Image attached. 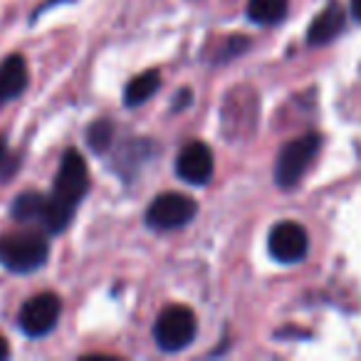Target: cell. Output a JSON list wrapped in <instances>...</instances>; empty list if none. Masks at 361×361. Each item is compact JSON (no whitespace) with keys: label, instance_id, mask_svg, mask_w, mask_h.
Returning a JSON list of instances; mask_svg holds the SVG:
<instances>
[{"label":"cell","instance_id":"6da1fadb","mask_svg":"<svg viewBox=\"0 0 361 361\" xmlns=\"http://www.w3.org/2000/svg\"><path fill=\"white\" fill-rule=\"evenodd\" d=\"M90 188V171L77 149H67L55 176V193L47 198V211L42 228L47 233H62L70 226L77 206Z\"/></svg>","mask_w":361,"mask_h":361},{"label":"cell","instance_id":"5b68a950","mask_svg":"<svg viewBox=\"0 0 361 361\" xmlns=\"http://www.w3.org/2000/svg\"><path fill=\"white\" fill-rule=\"evenodd\" d=\"M198 203L183 193H161L146 208V223L156 231H176L196 218Z\"/></svg>","mask_w":361,"mask_h":361},{"label":"cell","instance_id":"ac0fdd59","mask_svg":"<svg viewBox=\"0 0 361 361\" xmlns=\"http://www.w3.org/2000/svg\"><path fill=\"white\" fill-rule=\"evenodd\" d=\"M55 3H65V0H47V6H55Z\"/></svg>","mask_w":361,"mask_h":361},{"label":"cell","instance_id":"7a4b0ae2","mask_svg":"<svg viewBox=\"0 0 361 361\" xmlns=\"http://www.w3.org/2000/svg\"><path fill=\"white\" fill-rule=\"evenodd\" d=\"M50 247L37 233H8L0 235V262L11 272H35L45 265Z\"/></svg>","mask_w":361,"mask_h":361},{"label":"cell","instance_id":"3957f363","mask_svg":"<svg viewBox=\"0 0 361 361\" xmlns=\"http://www.w3.org/2000/svg\"><path fill=\"white\" fill-rule=\"evenodd\" d=\"M322 149V136L319 134H305L297 139L287 141L282 146L280 156L275 164V180L280 188H295L302 180V176L307 173V169L312 166V161L317 159Z\"/></svg>","mask_w":361,"mask_h":361},{"label":"cell","instance_id":"5bb4252c","mask_svg":"<svg viewBox=\"0 0 361 361\" xmlns=\"http://www.w3.org/2000/svg\"><path fill=\"white\" fill-rule=\"evenodd\" d=\"M111 141H114V126H111V121L106 119L92 121L90 129H87V144L102 154V151L109 149Z\"/></svg>","mask_w":361,"mask_h":361},{"label":"cell","instance_id":"7c38bea8","mask_svg":"<svg viewBox=\"0 0 361 361\" xmlns=\"http://www.w3.org/2000/svg\"><path fill=\"white\" fill-rule=\"evenodd\" d=\"M47 198L37 191H25L13 201V218L20 223H40L45 221Z\"/></svg>","mask_w":361,"mask_h":361},{"label":"cell","instance_id":"8992f818","mask_svg":"<svg viewBox=\"0 0 361 361\" xmlns=\"http://www.w3.org/2000/svg\"><path fill=\"white\" fill-rule=\"evenodd\" d=\"M62 314V302L52 292H40L23 305L18 314V324L27 336H45L57 326Z\"/></svg>","mask_w":361,"mask_h":361},{"label":"cell","instance_id":"9a60e30c","mask_svg":"<svg viewBox=\"0 0 361 361\" xmlns=\"http://www.w3.org/2000/svg\"><path fill=\"white\" fill-rule=\"evenodd\" d=\"M8 164V149H6V136H0V169Z\"/></svg>","mask_w":361,"mask_h":361},{"label":"cell","instance_id":"30bf717a","mask_svg":"<svg viewBox=\"0 0 361 361\" xmlns=\"http://www.w3.org/2000/svg\"><path fill=\"white\" fill-rule=\"evenodd\" d=\"M27 87V62L23 55H11L0 65V106L20 97Z\"/></svg>","mask_w":361,"mask_h":361},{"label":"cell","instance_id":"52a82bcc","mask_svg":"<svg viewBox=\"0 0 361 361\" xmlns=\"http://www.w3.org/2000/svg\"><path fill=\"white\" fill-rule=\"evenodd\" d=\"M267 247L270 255L282 265H295V262L305 260L307 250H310V238L307 231L295 221H282L270 231L267 238Z\"/></svg>","mask_w":361,"mask_h":361},{"label":"cell","instance_id":"9c48e42d","mask_svg":"<svg viewBox=\"0 0 361 361\" xmlns=\"http://www.w3.org/2000/svg\"><path fill=\"white\" fill-rule=\"evenodd\" d=\"M344 23H346V18H344L341 6L339 3H329V6L312 20L310 30H307V42H310L312 47L326 45V42H331L334 37L341 35Z\"/></svg>","mask_w":361,"mask_h":361},{"label":"cell","instance_id":"4fadbf2b","mask_svg":"<svg viewBox=\"0 0 361 361\" xmlns=\"http://www.w3.org/2000/svg\"><path fill=\"white\" fill-rule=\"evenodd\" d=\"M287 16V0H247V18L257 25H277Z\"/></svg>","mask_w":361,"mask_h":361},{"label":"cell","instance_id":"e0dca14e","mask_svg":"<svg viewBox=\"0 0 361 361\" xmlns=\"http://www.w3.org/2000/svg\"><path fill=\"white\" fill-rule=\"evenodd\" d=\"M351 13H354V18L361 23V0H351Z\"/></svg>","mask_w":361,"mask_h":361},{"label":"cell","instance_id":"277c9868","mask_svg":"<svg viewBox=\"0 0 361 361\" xmlns=\"http://www.w3.org/2000/svg\"><path fill=\"white\" fill-rule=\"evenodd\" d=\"M198 334V322L188 307L173 305L166 307L154 324V339L164 351L186 349Z\"/></svg>","mask_w":361,"mask_h":361},{"label":"cell","instance_id":"2e32d148","mask_svg":"<svg viewBox=\"0 0 361 361\" xmlns=\"http://www.w3.org/2000/svg\"><path fill=\"white\" fill-rule=\"evenodd\" d=\"M8 356H11V346H8L6 336H0V361L8 359Z\"/></svg>","mask_w":361,"mask_h":361},{"label":"cell","instance_id":"ba28073f","mask_svg":"<svg viewBox=\"0 0 361 361\" xmlns=\"http://www.w3.org/2000/svg\"><path fill=\"white\" fill-rule=\"evenodd\" d=\"M213 169H216V161L213 154L203 141H191L180 149L178 161H176V171L186 183L191 186H206L208 180L213 178Z\"/></svg>","mask_w":361,"mask_h":361},{"label":"cell","instance_id":"8fae6325","mask_svg":"<svg viewBox=\"0 0 361 361\" xmlns=\"http://www.w3.org/2000/svg\"><path fill=\"white\" fill-rule=\"evenodd\" d=\"M159 87H161L159 72L156 70L141 72V75L129 80V85H126V90H124V102L129 106H139V104H144V102H149L151 97L159 92Z\"/></svg>","mask_w":361,"mask_h":361}]
</instances>
